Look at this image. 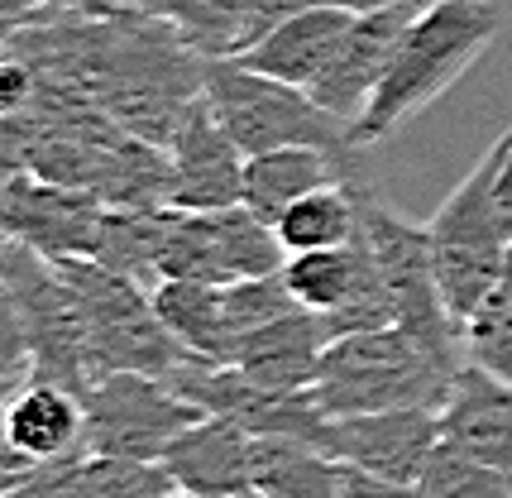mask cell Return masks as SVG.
<instances>
[{"label": "cell", "instance_id": "obj_17", "mask_svg": "<svg viewBox=\"0 0 512 498\" xmlns=\"http://www.w3.org/2000/svg\"><path fill=\"white\" fill-rule=\"evenodd\" d=\"M326 345H331V331H326L321 312L292 307L283 317L264 321L259 331H249L235 345L230 364L245 374L249 384L268 388V393H302V388H312Z\"/></svg>", "mask_w": 512, "mask_h": 498}, {"label": "cell", "instance_id": "obj_5", "mask_svg": "<svg viewBox=\"0 0 512 498\" xmlns=\"http://www.w3.org/2000/svg\"><path fill=\"white\" fill-rule=\"evenodd\" d=\"M498 163H503V135L455 182V192L441 202V211L426 221L436 283H441V297H446V312L455 317V326H465V317L489 297V288L512 264V240L498 221V202H493Z\"/></svg>", "mask_w": 512, "mask_h": 498}, {"label": "cell", "instance_id": "obj_36", "mask_svg": "<svg viewBox=\"0 0 512 498\" xmlns=\"http://www.w3.org/2000/svg\"><path fill=\"white\" fill-rule=\"evenodd\" d=\"M340 498H426L422 484H393V479H374L364 470L345 465V494Z\"/></svg>", "mask_w": 512, "mask_h": 498}, {"label": "cell", "instance_id": "obj_14", "mask_svg": "<svg viewBox=\"0 0 512 498\" xmlns=\"http://www.w3.org/2000/svg\"><path fill=\"white\" fill-rule=\"evenodd\" d=\"M436 417H441L446 446L474 455L479 465L512 479V384L465 360L455 369L450 393L436 408Z\"/></svg>", "mask_w": 512, "mask_h": 498}, {"label": "cell", "instance_id": "obj_38", "mask_svg": "<svg viewBox=\"0 0 512 498\" xmlns=\"http://www.w3.org/2000/svg\"><path fill=\"white\" fill-rule=\"evenodd\" d=\"M20 384H24V379H0V412H5V403H10V393H15Z\"/></svg>", "mask_w": 512, "mask_h": 498}, {"label": "cell", "instance_id": "obj_29", "mask_svg": "<svg viewBox=\"0 0 512 498\" xmlns=\"http://www.w3.org/2000/svg\"><path fill=\"white\" fill-rule=\"evenodd\" d=\"M292 307H297V302H292L288 283H283V269L264 273V278L221 283V312H225V331H230V355H235V345H240L249 331H259L264 321L283 317Z\"/></svg>", "mask_w": 512, "mask_h": 498}, {"label": "cell", "instance_id": "obj_28", "mask_svg": "<svg viewBox=\"0 0 512 498\" xmlns=\"http://www.w3.org/2000/svg\"><path fill=\"white\" fill-rule=\"evenodd\" d=\"M173 489L158 460L134 455H82L77 465V498H163Z\"/></svg>", "mask_w": 512, "mask_h": 498}, {"label": "cell", "instance_id": "obj_35", "mask_svg": "<svg viewBox=\"0 0 512 498\" xmlns=\"http://www.w3.org/2000/svg\"><path fill=\"white\" fill-rule=\"evenodd\" d=\"M120 0H0V24L20 29L29 20H48V15H67V10H111Z\"/></svg>", "mask_w": 512, "mask_h": 498}, {"label": "cell", "instance_id": "obj_1", "mask_svg": "<svg viewBox=\"0 0 512 498\" xmlns=\"http://www.w3.org/2000/svg\"><path fill=\"white\" fill-rule=\"evenodd\" d=\"M5 48L24 58L39 87L67 91L106 111L130 135L168 149L182 120L201 101L206 58L173 24L144 15L139 5L67 10L10 29Z\"/></svg>", "mask_w": 512, "mask_h": 498}, {"label": "cell", "instance_id": "obj_37", "mask_svg": "<svg viewBox=\"0 0 512 498\" xmlns=\"http://www.w3.org/2000/svg\"><path fill=\"white\" fill-rule=\"evenodd\" d=\"M493 202H498V221L512 240V130L503 135V163H498V182H493Z\"/></svg>", "mask_w": 512, "mask_h": 498}, {"label": "cell", "instance_id": "obj_24", "mask_svg": "<svg viewBox=\"0 0 512 498\" xmlns=\"http://www.w3.org/2000/svg\"><path fill=\"white\" fill-rule=\"evenodd\" d=\"M158 283L178 278V283H230L221 254V230H216V211H178L163 230V245L154 259Z\"/></svg>", "mask_w": 512, "mask_h": 498}, {"label": "cell", "instance_id": "obj_44", "mask_svg": "<svg viewBox=\"0 0 512 498\" xmlns=\"http://www.w3.org/2000/svg\"><path fill=\"white\" fill-rule=\"evenodd\" d=\"M0 53H5V44H0Z\"/></svg>", "mask_w": 512, "mask_h": 498}, {"label": "cell", "instance_id": "obj_42", "mask_svg": "<svg viewBox=\"0 0 512 498\" xmlns=\"http://www.w3.org/2000/svg\"><path fill=\"white\" fill-rule=\"evenodd\" d=\"M5 245H10V240H5V235H0V254H5Z\"/></svg>", "mask_w": 512, "mask_h": 498}, {"label": "cell", "instance_id": "obj_9", "mask_svg": "<svg viewBox=\"0 0 512 498\" xmlns=\"http://www.w3.org/2000/svg\"><path fill=\"white\" fill-rule=\"evenodd\" d=\"M197 417L201 408L158 374H101L82 393V451L158 460Z\"/></svg>", "mask_w": 512, "mask_h": 498}, {"label": "cell", "instance_id": "obj_32", "mask_svg": "<svg viewBox=\"0 0 512 498\" xmlns=\"http://www.w3.org/2000/svg\"><path fill=\"white\" fill-rule=\"evenodd\" d=\"M77 465H82V455H67V460L34 465V470H29L15 489H5L0 498H77Z\"/></svg>", "mask_w": 512, "mask_h": 498}, {"label": "cell", "instance_id": "obj_10", "mask_svg": "<svg viewBox=\"0 0 512 498\" xmlns=\"http://www.w3.org/2000/svg\"><path fill=\"white\" fill-rule=\"evenodd\" d=\"M106 202L91 187L10 173L0 187V235L44 259H91Z\"/></svg>", "mask_w": 512, "mask_h": 498}, {"label": "cell", "instance_id": "obj_12", "mask_svg": "<svg viewBox=\"0 0 512 498\" xmlns=\"http://www.w3.org/2000/svg\"><path fill=\"white\" fill-rule=\"evenodd\" d=\"M426 0H388V5H374V10H359L345 39L335 48V58L326 63V72L316 77L312 87V101L321 106L326 115H335L350 135V125L359 120V111L369 106V96L379 87L383 68L398 48L402 29L412 24V15L422 10Z\"/></svg>", "mask_w": 512, "mask_h": 498}, {"label": "cell", "instance_id": "obj_2", "mask_svg": "<svg viewBox=\"0 0 512 498\" xmlns=\"http://www.w3.org/2000/svg\"><path fill=\"white\" fill-rule=\"evenodd\" d=\"M503 29V0H426L402 29L369 106L350 125L355 149H379L426 106H436L493 48Z\"/></svg>", "mask_w": 512, "mask_h": 498}, {"label": "cell", "instance_id": "obj_30", "mask_svg": "<svg viewBox=\"0 0 512 498\" xmlns=\"http://www.w3.org/2000/svg\"><path fill=\"white\" fill-rule=\"evenodd\" d=\"M422 494L426 498H512V479L479 465L474 455L455 451V446H436L422 470Z\"/></svg>", "mask_w": 512, "mask_h": 498}, {"label": "cell", "instance_id": "obj_13", "mask_svg": "<svg viewBox=\"0 0 512 498\" xmlns=\"http://www.w3.org/2000/svg\"><path fill=\"white\" fill-rule=\"evenodd\" d=\"M173 159V206L178 211H225L245 197V154L221 130L206 96L192 101L182 130L168 144Z\"/></svg>", "mask_w": 512, "mask_h": 498}, {"label": "cell", "instance_id": "obj_19", "mask_svg": "<svg viewBox=\"0 0 512 498\" xmlns=\"http://www.w3.org/2000/svg\"><path fill=\"white\" fill-rule=\"evenodd\" d=\"M355 15L359 10H302V15H288V20L273 24L264 39L240 48L235 63L307 91L326 72V63L335 58V48H340V39H345V29H350Z\"/></svg>", "mask_w": 512, "mask_h": 498}, {"label": "cell", "instance_id": "obj_27", "mask_svg": "<svg viewBox=\"0 0 512 498\" xmlns=\"http://www.w3.org/2000/svg\"><path fill=\"white\" fill-rule=\"evenodd\" d=\"M216 230H221V254H225V273L230 283L235 278H264V273H278L288 249L278 240V230L268 226L264 216H254L245 202L216 211Z\"/></svg>", "mask_w": 512, "mask_h": 498}, {"label": "cell", "instance_id": "obj_33", "mask_svg": "<svg viewBox=\"0 0 512 498\" xmlns=\"http://www.w3.org/2000/svg\"><path fill=\"white\" fill-rule=\"evenodd\" d=\"M0 379H29V336L5 283H0Z\"/></svg>", "mask_w": 512, "mask_h": 498}, {"label": "cell", "instance_id": "obj_23", "mask_svg": "<svg viewBox=\"0 0 512 498\" xmlns=\"http://www.w3.org/2000/svg\"><path fill=\"white\" fill-rule=\"evenodd\" d=\"M359 182L364 178H345V182H326L297 202L273 221L278 240L288 254H302V249H331L345 245L359 235Z\"/></svg>", "mask_w": 512, "mask_h": 498}, {"label": "cell", "instance_id": "obj_26", "mask_svg": "<svg viewBox=\"0 0 512 498\" xmlns=\"http://www.w3.org/2000/svg\"><path fill=\"white\" fill-rule=\"evenodd\" d=\"M460 345H465L469 364H479V369L498 374L503 384H512V264L489 288V297L465 317Z\"/></svg>", "mask_w": 512, "mask_h": 498}, {"label": "cell", "instance_id": "obj_21", "mask_svg": "<svg viewBox=\"0 0 512 498\" xmlns=\"http://www.w3.org/2000/svg\"><path fill=\"white\" fill-rule=\"evenodd\" d=\"M154 312L168 326V336L187 350V360L230 364V331L221 312V283H154Z\"/></svg>", "mask_w": 512, "mask_h": 498}, {"label": "cell", "instance_id": "obj_20", "mask_svg": "<svg viewBox=\"0 0 512 498\" xmlns=\"http://www.w3.org/2000/svg\"><path fill=\"white\" fill-rule=\"evenodd\" d=\"M249 494L264 498H340L345 465L326 446L302 436H254L249 446Z\"/></svg>", "mask_w": 512, "mask_h": 498}, {"label": "cell", "instance_id": "obj_16", "mask_svg": "<svg viewBox=\"0 0 512 498\" xmlns=\"http://www.w3.org/2000/svg\"><path fill=\"white\" fill-rule=\"evenodd\" d=\"M345 178H369L364 149H316V144H288V149H268V154H249L245 159V197L240 202L264 216L268 226L288 211L297 197H307L326 182Z\"/></svg>", "mask_w": 512, "mask_h": 498}, {"label": "cell", "instance_id": "obj_43", "mask_svg": "<svg viewBox=\"0 0 512 498\" xmlns=\"http://www.w3.org/2000/svg\"><path fill=\"white\" fill-rule=\"evenodd\" d=\"M245 498H264V494H245Z\"/></svg>", "mask_w": 512, "mask_h": 498}, {"label": "cell", "instance_id": "obj_22", "mask_svg": "<svg viewBox=\"0 0 512 498\" xmlns=\"http://www.w3.org/2000/svg\"><path fill=\"white\" fill-rule=\"evenodd\" d=\"M168 221H173V206H106L91 259L149 288V283H158L154 259Z\"/></svg>", "mask_w": 512, "mask_h": 498}, {"label": "cell", "instance_id": "obj_39", "mask_svg": "<svg viewBox=\"0 0 512 498\" xmlns=\"http://www.w3.org/2000/svg\"><path fill=\"white\" fill-rule=\"evenodd\" d=\"M163 498H201V494H187V489H168Z\"/></svg>", "mask_w": 512, "mask_h": 498}, {"label": "cell", "instance_id": "obj_8", "mask_svg": "<svg viewBox=\"0 0 512 498\" xmlns=\"http://www.w3.org/2000/svg\"><path fill=\"white\" fill-rule=\"evenodd\" d=\"M0 283L10 288L15 307H20L24 336H29V374L63 384L72 393H87V331H82V312H77V297L67 288L63 269L10 240L0 254Z\"/></svg>", "mask_w": 512, "mask_h": 498}, {"label": "cell", "instance_id": "obj_31", "mask_svg": "<svg viewBox=\"0 0 512 498\" xmlns=\"http://www.w3.org/2000/svg\"><path fill=\"white\" fill-rule=\"evenodd\" d=\"M374 5H388V0H245V48L264 39L278 20L302 10H374Z\"/></svg>", "mask_w": 512, "mask_h": 498}, {"label": "cell", "instance_id": "obj_7", "mask_svg": "<svg viewBox=\"0 0 512 498\" xmlns=\"http://www.w3.org/2000/svg\"><path fill=\"white\" fill-rule=\"evenodd\" d=\"M359 235L379 264L388 297L398 307V326L407 336H417L446 364H465V345H460V326L446 312V297L436 283V264H431V240L426 226H412L393 206L379 197L374 178L359 182Z\"/></svg>", "mask_w": 512, "mask_h": 498}, {"label": "cell", "instance_id": "obj_4", "mask_svg": "<svg viewBox=\"0 0 512 498\" xmlns=\"http://www.w3.org/2000/svg\"><path fill=\"white\" fill-rule=\"evenodd\" d=\"M53 264L63 269L67 288L77 297V312H82L91 379H101V374H158V379H168L187 360V350L158 321L154 297L144 283H134V278L106 269L96 259H53Z\"/></svg>", "mask_w": 512, "mask_h": 498}, {"label": "cell", "instance_id": "obj_34", "mask_svg": "<svg viewBox=\"0 0 512 498\" xmlns=\"http://www.w3.org/2000/svg\"><path fill=\"white\" fill-rule=\"evenodd\" d=\"M34 91H39V77H34V68L5 48V53H0V125L29 111Z\"/></svg>", "mask_w": 512, "mask_h": 498}, {"label": "cell", "instance_id": "obj_6", "mask_svg": "<svg viewBox=\"0 0 512 498\" xmlns=\"http://www.w3.org/2000/svg\"><path fill=\"white\" fill-rule=\"evenodd\" d=\"M201 96L245 159L268 154V149H288V144H316V149H340V154L355 149L345 125L316 106L312 91L249 72L235 58H206Z\"/></svg>", "mask_w": 512, "mask_h": 498}, {"label": "cell", "instance_id": "obj_18", "mask_svg": "<svg viewBox=\"0 0 512 498\" xmlns=\"http://www.w3.org/2000/svg\"><path fill=\"white\" fill-rule=\"evenodd\" d=\"M0 446H10L29 465L87 455L82 451V393L29 374L0 412Z\"/></svg>", "mask_w": 512, "mask_h": 498}, {"label": "cell", "instance_id": "obj_11", "mask_svg": "<svg viewBox=\"0 0 512 498\" xmlns=\"http://www.w3.org/2000/svg\"><path fill=\"white\" fill-rule=\"evenodd\" d=\"M321 446L374 479L417 484L431 451L441 446V417L436 408H398V412H364V417H331Z\"/></svg>", "mask_w": 512, "mask_h": 498}, {"label": "cell", "instance_id": "obj_41", "mask_svg": "<svg viewBox=\"0 0 512 498\" xmlns=\"http://www.w3.org/2000/svg\"><path fill=\"white\" fill-rule=\"evenodd\" d=\"M5 39H10V24H0V44H5Z\"/></svg>", "mask_w": 512, "mask_h": 498}, {"label": "cell", "instance_id": "obj_40", "mask_svg": "<svg viewBox=\"0 0 512 498\" xmlns=\"http://www.w3.org/2000/svg\"><path fill=\"white\" fill-rule=\"evenodd\" d=\"M5 178H10V168H5V159H0V187H5Z\"/></svg>", "mask_w": 512, "mask_h": 498}, {"label": "cell", "instance_id": "obj_15", "mask_svg": "<svg viewBox=\"0 0 512 498\" xmlns=\"http://www.w3.org/2000/svg\"><path fill=\"white\" fill-rule=\"evenodd\" d=\"M249 446L254 436L225 417L201 412L192 427H182L158 465L168 470L173 489L201 498H245L249 494Z\"/></svg>", "mask_w": 512, "mask_h": 498}, {"label": "cell", "instance_id": "obj_25", "mask_svg": "<svg viewBox=\"0 0 512 498\" xmlns=\"http://www.w3.org/2000/svg\"><path fill=\"white\" fill-rule=\"evenodd\" d=\"M134 5L173 24L201 58H235L245 48V0H134Z\"/></svg>", "mask_w": 512, "mask_h": 498}, {"label": "cell", "instance_id": "obj_3", "mask_svg": "<svg viewBox=\"0 0 512 498\" xmlns=\"http://www.w3.org/2000/svg\"><path fill=\"white\" fill-rule=\"evenodd\" d=\"M450 379L455 364L431 355L402 326H383L331 340L307 393L326 417H364L398 408H441Z\"/></svg>", "mask_w": 512, "mask_h": 498}]
</instances>
